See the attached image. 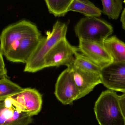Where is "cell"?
Masks as SVG:
<instances>
[{
    "mask_svg": "<svg viewBox=\"0 0 125 125\" xmlns=\"http://www.w3.org/2000/svg\"><path fill=\"white\" fill-rule=\"evenodd\" d=\"M78 48V51L101 69L113 62L112 58L103 45L79 40Z\"/></svg>",
    "mask_w": 125,
    "mask_h": 125,
    "instance_id": "cell-9",
    "label": "cell"
},
{
    "mask_svg": "<svg viewBox=\"0 0 125 125\" xmlns=\"http://www.w3.org/2000/svg\"><path fill=\"white\" fill-rule=\"evenodd\" d=\"M11 97L21 105L31 116L37 115L42 109V95L35 89H24L21 92Z\"/></svg>",
    "mask_w": 125,
    "mask_h": 125,
    "instance_id": "cell-10",
    "label": "cell"
},
{
    "mask_svg": "<svg viewBox=\"0 0 125 125\" xmlns=\"http://www.w3.org/2000/svg\"><path fill=\"white\" fill-rule=\"evenodd\" d=\"M67 29L66 23L56 21L52 31L46 32V36L42 37L36 50L26 63L24 72L33 73L44 69L45 57L58 42L66 38Z\"/></svg>",
    "mask_w": 125,
    "mask_h": 125,
    "instance_id": "cell-1",
    "label": "cell"
},
{
    "mask_svg": "<svg viewBox=\"0 0 125 125\" xmlns=\"http://www.w3.org/2000/svg\"><path fill=\"white\" fill-rule=\"evenodd\" d=\"M78 52V47L71 45L66 38L61 40L45 57L44 67H58L62 65L71 67L73 63L75 54Z\"/></svg>",
    "mask_w": 125,
    "mask_h": 125,
    "instance_id": "cell-6",
    "label": "cell"
},
{
    "mask_svg": "<svg viewBox=\"0 0 125 125\" xmlns=\"http://www.w3.org/2000/svg\"><path fill=\"white\" fill-rule=\"evenodd\" d=\"M103 45L113 60V62L125 61V43L113 36L106 39Z\"/></svg>",
    "mask_w": 125,
    "mask_h": 125,
    "instance_id": "cell-13",
    "label": "cell"
},
{
    "mask_svg": "<svg viewBox=\"0 0 125 125\" xmlns=\"http://www.w3.org/2000/svg\"><path fill=\"white\" fill-rule=\"evenodd\" d=\"M73 0H45L46 6L49 12L56 17L65 15L68 11Z\"/></svg>",
    "mask_w": 125,
    "mask_h": 125,
    "instance_id": "cell-16",
    "label": "cell"
},
{
    "mask_svg": "<svg viewBox=\"0 0 125 125\" xmlns=\"http://www.w3.org/2000/svg\"><path fill=\"white\" fill-rule=\"evenodd\" d=\"M94 111L100 125H125L119 96L114 91L103 92L95 102Z\"/></svg>",
    "mask_w": 125,
    "mask_h": 125,
    "instance_id": "cell-2",
    "label": "cell"
},
{
    "mask_svg": "<svg viewBox=\"0 0 125 125\" xmlns=\"http://www.w3.org/2000/svg\"><path fill=\"white\" fill-rule=\"evenodd\" d=\"M55 94L64 105H71L79 99V93L70 68H67L59 76L55 85Z\"/></svg>",
    "mask_w": 125,
    "mask_h": 125,
    "instance_id": "cell-7",
    "label": "cell"
},
{
    "mask_svg": "<svg viewBox=\"0 0 125 125\" xmlns=\"http://www.w3.org/2000/svg\"><path fill=\"white\" fill-rule=\"evenodd\" d=\"M32 117L11 97L0 100V125H28Z\"/></svg>",
    "mask_w": 125,
    "mask_h": 125,
    "instance_id": "cell-5",
    "label": "cell"
},
{
    "mask_svg": "<svg viewBox=\"0 0 125 125\" xmlns=\"http://www.w3.org/2000/svg\"><path fill=\"white\" fill-rule=\"evenodd\" d=\"M119 101L121 111L125 119V93L119 96Z\"/></svg>",
    "mask_w": 125,
    "mask_h": 125,
    "instance_id": "cell-19",
    "label": "cell"
},
{
    "mask_svg": "<svg viewBox=\"0 0 125 125\" xmlns=\"http://www.w3.org/2000/svg\"><path fill=\"white\" fill-rule=\"evenodd\" d=\"M70 68L79 93V99L88 94L97 85L101 84L100 74L83 71L72 66Z\"/></svg>",
    "mask_w": 125,
    "mask_h": 125,
    "instance_id": "cell-11",
    "label": "cell"
},
{
    "mask_svg": "<svg viewBox=\"0 0 125 125\" xmlns=\"http://www.w3.org/2000/svg\"><path fill=\"white\" fill-rule=\"evenodd\" d=\"M42 37L40 34L24 38L14 51L6 57L7 59L12 62L26 64L36 50Z\"/></svg>",
    "mask_w": 125,
    "mask_h": 125,
    "instance_id": "cell-12",
    "label": "cell"
},
{
    "mask_svg": "<svg viewBox=\"0 0 125 125\" xmlns=\"http://www.w3.org/2000/svg\"><path fill=\"white\" fill-rule=\"evenodd\" d=\"M3 56V54L0 51V70L3 71H6Z\"/></svg>",
    "mask_w": 125,
    "mask_h": 125,
    "instance_id": "cell-20",
    "label": "cell"
},
{
    "mask_svg": "<svg viewBox=\"0 0 125 125\" xmlns=\"http://www.w3.org/2000/svg\"><path fill=\"white\" fill-rule=\"evenodd\" d=\"M18 84L5 77L0 79V100L10 97L20 93L23 90Z\"/></svg>",
    "mask_w": 125,
    "mask_h": 125,
    "instance_id": "cell-18",
    "label": "cell"
},
{
    "mask_svg": "<svg viewBox=\"0 0 125 125\" xmlns=\"http://www.w3.org/2000/svg\"><path fill=\"white\" fill-rule=\"evenodd\" d=\"M35 24L23 20L6 27L0 36V51L7 57L12 53L22 40L25 37L40 34Z\"/></svg>",
    "mask_w": 125,
    "mask_h": 125,
    "instance_id": "cell-3",
    "label": "cell"
},
{
    "mask_svg": "<svg viewBox=\"0 0 125 125\" xmlns=\"http://www.w3.org/2000/svg\"><path fill=\"white\" fill-rule=\"evenodd\" d=\"M120 21L122 22L123 28L125 31V7L122 13Z\"/></svg>",
    "mask_w": 125,
    "mask_h": 125,
    "instance_id": "cell-21",
    "label": "cell"
},
{
    "mask_svg": "<svg viewBox=\"0 0 125 125\" xmlns=\"http://www.w3.org/2000/svg\"><path fill=\"white\" fill-rule=\"evenodd\" d=\"M6 77H7V70L3 71L0 70V79Z\"/></svg>",
    "mask_w": 125,
    "mask_h": 125,
    "instance_id": "cell-22",
    "label": "cell"
},
{
    "mask_svg": "<svg viewBox=\"0 0 125 125\" xmlns=\"http://www.w3.org/2000/svg\"><path fill=\"white\" fill-rule=\"evenodd\" d=\"M72 67L83 71L100 74L101 69L87 57L76 52Z\"/></svg>",
    "mask_w": 125,
    "mask_h": 125,
    "instance_id": "cell-15",
    "label": "cell"
},
{
    "mask_svg": "<svg viewBox=\"0 0 125 125\" xmlns=\"http://www.w3.org/2000/svg\"><path fill=\"white\" fill-rule=\"evenodd\" d=\"M79 40L89 41L103 45L104 40L114 32L112 26L95 17H86L81 19L74 27Z\"/></svg>",
    "mask_w": 125,
    "mask_h": 125,
    "instance_id": "cell-4",
    "label": "cell"
},
{
    "mask_svg": "<svg viewBox=\"0 0 125 125\" xmlns=\"http://www.w3.org/2000/svg\"><path fill=\"white\" fill-rule=\"evenodd\" d=\"M100 75L107 89L125 93V61L112 62L101 69Z\"/></svg>",
    "mask_w": 125,
    "mask_h": 125,
    "instance_id": "cell-8",
    "label": "cell"
},
{
    "mask_svg": "<svg viewBox=\"0 0 125 125\" xmlns=\"http://www.w3.org/2000/svg\"><path fill=\"white\" fill-rule=\"evenodd\" d=\"M101 2L103 6L102 12L109 19H118L122 10L123 1L122 0H103Z\"/></svg>",
    "mask_w": 125,
    "mask_h": 125,
    "instance_id": "cell-17",
    "label": "cell"
},
{
    "mask_svg": "<svg viewBox=\"0 0 125 125\" xmlns=\"http://www.w3.org/2000/svg\"><path fill=\"white\" fill-rule=\"evenodd\" d=\"M70 11L82 13L86 17H97L102 14L101 10L87 0H73L69 8Z\"/></svg>",
    "mask_w": 125,
    "mask_h": 125,
    "instance_id": "cell-14",
    "label": "cell"
}]
</instances>
